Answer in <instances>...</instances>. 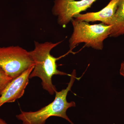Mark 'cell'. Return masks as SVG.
Instances as JSON below:
<instances>
[{
	"instance_id": "1",
	"label": "cell",
	"mask_w": 124,
	"mask_h": 124,
	"mask_svg": "<svg viewBox=\"0 0 124 124\" xmlns=\"http://www.w3.org/2000/svg\"><path fill=\"white\" fill-rule=\"evenodd\" d=\"M62 41L55 43L50 42L40 43L35 41L34 49L29 51L31 58L35 64L29 79L35 77L40 78L42 81L41 85L43 89L51 95H53L57 91L56 87L52 82L53 76H70L58 70L56 61L59 58L50 54L52 49Z\"/></svg>"
},
{
	"instance_id": "2",
	"label": "cell",
	"mask_w": 124,
	"mask_h": 124,
	"mask_svg": "<svg viewBox=\"0 0 124 124\" xmlns=\"http://www.w3.org/2000/svg\"><path fill=\"white\" fill-rule=\"evenodd\" d=\"M76 73L74 70L70 75V80L66 88L61 91H55V97L52 102L36 111L25 112L16 116L18 119L22 121L23 124H45L49 117L52 116L62 117L69 123L73 124L67 115V109L76 106L75 102H68L67 97L76 79Z\"/></svg>"
},
{
	"instance_id": "3",
	"label": "cell",
	"mask_w": 124,
	"mask_h": 124,
	"mask_svg": "<svg viewBox=\"0 0 124 124\" xmlns=\"http://www.w3.org/2000/svg\"><path fill=\"white\" fill-rule=\"evenodd\" d=\"M73 31L69 40L70 50L84 43L85 46L97 50H102L104 40L110 36L112 25L103 23L91 24L85 21H71Z\"/></svg>"
},
{
	"instance_id": "4",
	"label": "cell",
	"mask_w": 124,
	"mask_h": 124,
	"mask_svg": "<svg viewBox=\"0 0 124 124\" xmlns=\"http://www.w3.org/2000/svg\"><path fill=\"white\" fill-rule=\"evenodd\" d=\"M33 66L29 51L19 46L0 47V67L13 79Z\"/></svg>"
},
{
	"instance_id": "5",
	"label": "cell",
	"mask_w": 124,
	"mask_h": 124,
	"mask_svg": "<svg viewBox=\"0 0 124 124\" xmlns=\"http://www.w3.org/2000/svg\"><path fill=\"white\" fill-rule=\"evenodd\" d=\"M97 0H54L52 9V13L57 17L59 24L66 27L76 15L91 7Z\"/></svg>"
},
{
	"instance_id": "6",
	"label": "cell",
	"mask_w": 124,
	"mask_h": 124,
	"mask_svg": "<svg viewBox=\"0 0 124 124\" xmlns=\"http://www.w3.org/2000/svg\"><path fill=\"white\" fill-rule=\"evenodd\" d=\"M34 66L29 67L9 83L0 96V107L5 103L13 102L22 97Z\"/></svg>"
},
{
	"instance_id": "7",
	"label": "cell",
	"mask_w": 124,
	"mask_h": 124,
	"mask_svg": "<svg viewBox=\"0 0 124 124\" xmlns=\"http://www.w3.org/2000/svg\"><path fill=\"white\" fill-rule=\"evenodd\" d=\"M120 0H111L107 6L100 11L77 15L74 18L78 21L86 22L100 21L107 25H112Z\"/></svg>"
},
{
	"instance_id": "8",
	"label": "cell",
	"mask_w": 124,
	"mask_h": 124,
	"mask_svg": "<svg viewBox=\"0 0 124 124\" xmlns=\"http://www.w3.org/2000/svg\"><path fill=\"white\" fill-rule=\"evenodd\" d=\"M124 36V0H120L110 31V37Z\"/></svg>"
},
{
	"instance_id": "9",
	"label": "cell",
	"mask_w": 124,
	"mask_h": 124,
	"mask_svg": "<svg viewBox=\"0 0 124 124\" xmlns=\"http://www.w3.org/2000/svg\"><path fill=\"white\" fill-rule=\"evenodd\" d=\"M13 80L0 67V96L7 85Z\"/></svg>"
},
{
	"instance_id": "10",
	"label": "cell",
	"mask_w": 124,
	"mask_h": 124,
	"mask_svg": "<svg viewBox=\"0 0 124 124\" xmlns=\"http://www.w3.org/2000/svg\"><path fill=\"white\" fill-rule=\"evenodd\" d=\"M120 73L121 76L124 77V62H122L121 65Z\"/></svg>"
},
{
	"instance_id": "11",
	"label": "cell",
	"mask_w": 124,
	"mask_h": 124,
	"mask_svg": "<svg viewBox=\"0 0 124 124\" xmlns=\"http://www.w3.org/2000/svg\"><path fill=\"white\" fill-rule=\"evenodd\" d=\"M0 124H7L4 120L0 117Z\"/></svg>"
}]
</instances>
